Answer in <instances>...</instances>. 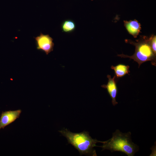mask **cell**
Instances as JSON below:
<instances>
[{
  "mask_svg": "<svg viewBox=\"0 0 156 156\" xmlns=\"http://www.w3.org/2000/svg\"><path fill=\"white\" fill-rule=\"evenodd\" d=\"M103 144L102 146H97L102 148V151L108 150L112 153L120 151L128 156H134L139 150V146L132 141L130 132L122 133L118 129L113 133L111 138Z\"/></svg>",
  "mask_w": 156,
  "mask_h": 156,
  "instance_id": "6da1fadb",
  "label": "cell"
},
{
  "mask_svg": "<svg viewBox=\"0 0 156 156\" xmlns=\"http://www.w3.org/2000/svg\"><path fill=\"white\" fill-rule=\"evenodd\" d=\"M59 132L67 139L69 144H71L79 152L81 155L96 156L97 154L94 148L97 146L96 144L101 141L92 138L88 132L83 131L79 133H74L67 129H64Z\"/></svg>",
  "mask_w": 156,
  "mask_h": 156,
  "instance_id": "7a4b0ae2",
  "label": "cell"
},
{
  "mask_svg": "<svg viewBox=\"0 0 156 156\" xmlns=\"http://www.w3.org/2000/svg\"><path fill=\"white\" fill-rule=\"evenodd\" d=\"M125 42L135 47L134 54L132 56L122 54L117 56L124 58H129L137 62L139 67L143 63L147 61L151 62L152 65L156 66V55L150 45L149 38L145 36H140L136 42L129 39H125Z\"/></svg>",
  "mask_w": 156,
  "mask_h": 156,
  "instance_id": "3957f363",
  "label": "cell"
},
{
  "mask_svg": "<svg viewBox=\"0 0 156 156\" xmlns=\"http://www.w3.org/2000/svg\"><path fill=\"white\" fill-rule=\"evenodd\" d=\"M37 49L44 51L47 55L53 50L54 43L53 39L49 35H44L41 33L40 35L35 38Z\"/></svg>",
  "mask_w": 156,
  "mask_h": 156,
  "instance_id": "277c9868",
  "label": "cell"
},
{
  "mask_svg": "<svg viewBox=\"0 0 156 156\" xmlns=\"http://www.w3.org/2000/svg\"><path fill=\"white\" fill-rule=\"evenodd\" d=\"M21 112V109L3 112L0 118V129L15 121L18 118Z\"/></svg>",
  "mask_w": 156,
  "mask_h": 156,
  "instance_id": "5b68a950",
  "label": "cell"
},
{
  "mask_svg": "<svg viewBox=\"0 0 156 156\" xmlns=\"http://www.w3.org/2000/svg\"><path fill=\"white\" fill-rule=\"evenodd\" d=\"M116 77L115 75L112 78L110 75H107V77L108 80L107 84L101 86L102 88L107 90L108 94L112 99V102L114 106H115L118 103L116 100L118 89L115 80Z\"/></svg>",
  "mask_w": 156,
  "mask_h": 156,
  "instance_id": "8992f818",
  "label": "cell"
},
{
  "mask_svg": "<svg viewBox=\"0 0 156 156\" xmlns=\"http://www.w3.org/2000/svg\"><path fill=\"white\" fill-rule=\"evenodd\" d=\"M124 26L129 34L134 38L137 37L141 29L140 24L136 19L124 21Z\"/></svg>",
  "mask_w": 156,
  "mask_h": 156,
  "instance_id": "52a82bcc",
  "label": "cell"
},
{
  "mask_svg": "<svg viewBox=\"0 0 156 156\" xmlns=\"http://www.w3.org/2000/svg\"><path fill=\"white\" fill-rule=\"evenodd\" d=\"M129 66L128 65L119 64L115 66H112L111 68L115 72L116 76L117 78L125 76L127 74H129L130 73L129 70Z\"/></svg>",
  "mask_w": 156,
  "mask_h": 156,
  "instance_id": "ba28073f",
  "label": "cell"
},
{
  "mask_svg": "<svg viewBox=\"0 0 156 156\" xmlns=\"http://www.w3.org/2000/svg\"><path fill=\"white\" fill-rule=\"evenodd\" d=\"M76 27L75 23L73 21L70 20H67L64 21L61 25L63 32H70L73 31Z\"/></svg>",
  "mask_w": 156,
  "mask_h": 156,
  "instance_id": "9c48e42d",
  "label": "cell"
},
{
  "mask_svg": "<svg viewBox=\"0 0 156 156\" xmlns=\"http://www.w3.org/2000/svg\"><path fill=\"white\" fill-rule=\"evenodd\" d=\"M149 42L152 49L154 53L156 55V36L153 35L149 38Z\"/></svg>",
  "mask_w": 156,
  "mask_h": 156,
  "instance_id": "30bf717a",
  "label": "cell"
},
{
  "mask_svg": "<svg viewBox=\"0 0 156 156\" xmlns=\"http://www.w3.org/2000/svg\"></svg>",
  "mask_w": 156,
  "mask_h": 156,
  "instance_id": "8fae6325",
  "label": "cell"
}]
</instances>
